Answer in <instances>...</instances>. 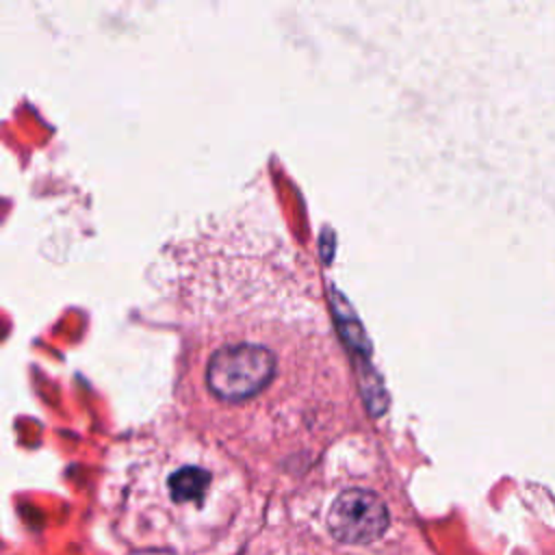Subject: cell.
<instances>
[{
	"label": "cell",
	"mask_w": 555,
	"mask_h": 555,
	"mask_svg": "<svg viewBox=\"0 0 555 555\" xmlns=\"http://www.w3.org/2000/svg\"><path fill=\"white\" fill-rule=\"evenodd\" d=\"M278 371V356L254 340H232L215 347L204 366L208 392L225 403L254 399Z\"/></svg>",
	"instance_id": "1"
},
{
	"label": "cell",
	"mask_w": 555,
	"mask_h": 555,
	"mask_svg": "<svg viewBox=\"0 0 555 555\" xmlns=\"http://www.w3.org/2000/svg\"><path fill=\"white\" fill-rule=\"evenodd\" d=\"M208 481H210V475L204 468L182 466L169 477L167 486H169L171 499L178 503H184V501L199 499L204 494V490L208 488Z\"/></svg>",
	"instance_id": "3"
},
{
	"label": "cell",
	"mask_w": 555,
	"mask_h": 555,
	"mask_svg": "<svg viewBox=\"0 0 555 555\" xmlns=\"http://www.w3.org/2000/svg\"><path fill=\"white\" fill-rule=\"evenodd\" d=\"M390 516L379 494L364 488L340 492L327 512L330 533L345 544H369L384 535Z\"/></svg>",
	"instance_id": "2"
}]
</instances>
